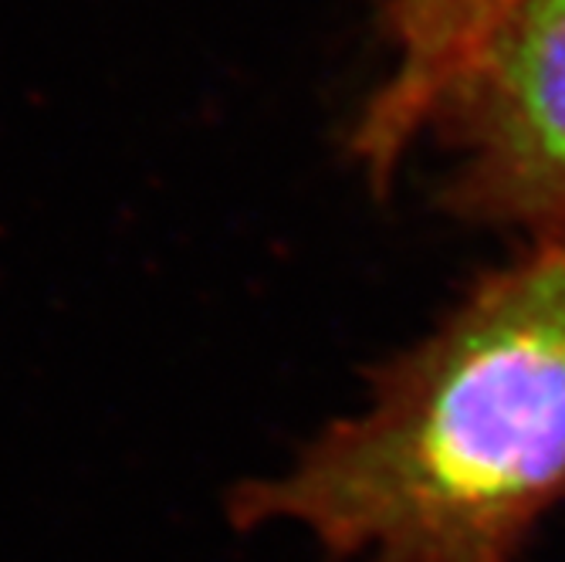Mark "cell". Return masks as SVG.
Listing matches in <instances>:
<instances>
[{"instance_id": "3957f363", "label": "cell", "mask_w": 565, "mask_h": 562, "mask_svg": "<svg viewBox=\"0 0 565 562\" xmlns=\"http://www.w3.org/2000/svg\"><path fill=\"white\" fill-rule=\"evenodd\" d=\"M515 0H386L390 68L359 113L349 139L370 183L386 187L409 157L437 102L475 44Z\"/></svg>"}, {"instance_id": "6da1fadb", "label": "cell", "mask_w": 565, "mask_h": 562, "mask_svg": "<svg viewBox=\"0 0 565 562\" xmlns=\"http://www.w3.org/2000/svg\"><path fill=\"white\" fill-rule=\"evenodd\" d=\"M565 505V227L376 370L359 414L231 491L332 562H519Z\"/></svg>"}, {"instance_id": "7a4b0ae2", "label": "cell", "mask_w": 565, "mask_h": 562, "mask_svg": "<svg viewBox=\"0 0 565 562\" xmlns=\"http://www.w3.org/2000/svg\"><path fill=\"white\" fill-rule=\"evenodd\" d=\"M427 132L450 167L454 214L562 231L565 0H515L457 68Z\"/></svg>"}]
</instances>
